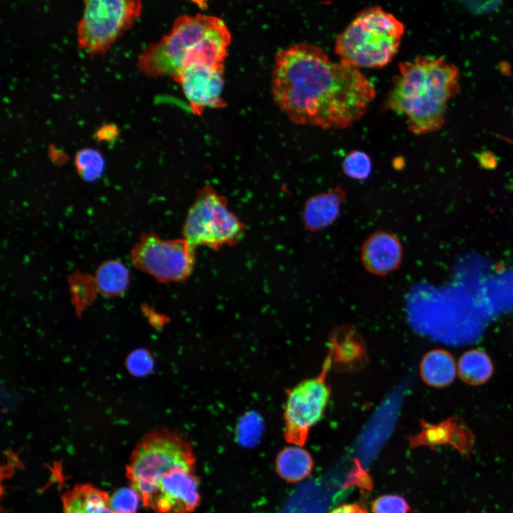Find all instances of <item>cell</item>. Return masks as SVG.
<instances>
[{
  "label": "cell",
  "mask_w": 513,
  "mask_h": 513,
  "mask_svg": "<svg viewBox=\"0 0 513 513\" xmlns=\"http://www.w3.org/2000/svg\"><path fill=\"white\" fill-rule=\"evenodd\" d=\"M274 100L295 124L343 129L366 113L375 97L370 80L320 47L295 43L279 51L271 78Z\"/></svg>",
  "instance_id": "6da1fadb"
},
{
  "label": "cell",
  "mask_w": 513,
  "mask_h": 513,
  "mask_svg": "<svg viewBox=\"0 0 513 513\" xmlns=\"http://www.w3.org/2000/svg\"><path fill=\"white\" fill-rule=\"evenodd\" d=\"M458 68L442 57L417 56L400 63L387 106L404 115L410 131L423 135L445 123L450 100L460 91Z\"/></svg>",
  "instance_id": "7a4b0ae2"
},
{
  "label": "cell",
  "mask_w": 513,
  "mask_h": 513,
  "mask_svg": "<svg viewBox=\"0 0 513 513\" xmlns=\"http://www.w3.org/2000/svg\"><path fill=\"white\" fill-rule=\"evenodd\" d=\"M230 42V32L221 19L183 14L175 19L170 33L142 51L137 66L148 77L175 81L183 68L195 61L224 63Z\"/></svg>",
  "instance_id": "3957f363"
},
{
  "label": "cell",
  "mask_w": 513,
  "mask_h": 513,
  "mask_svg": "<svg viewBox=\"0 0 513 513\" xmlns=\"http://www.w3.org/2000/svg\"><path fill=\"white\" fill-rule=\"evenodd\" d=\"M405 33L403 24L378 6L359 12L336 38L339 59L357 68H378L397 53Z\"/></svg>",
  "instance_id": "277c9868"
},
{
  "label": "cell",
  "mask_w": 513,
  "mask_h": 513,
  "mask_svg": "<svg viewBox=\"0 0 513 513\" xmlns=\"http://www.w3.org/2000/svg\"><path fill=\"white\" fill-rule=\"evenodd\" d=\"M177 467L195 469L192 447L176 432L162 429L146 435L138 443L126 476L141 499L163 476Z\"/></svg>",
  "instance_id": "5b68a950"
},
{
  "label": "cell",
  "mask_w": 513,
  "mask_h": 513,
  "mask_svg": "<svg viewBox=\"0 0 513 513\" xmlns=\"http://www.w3.org/2000/svg\"><path fill=\"white\" fill-rule=\"evenodd\" d=\"M140 1L86 0L77 25L79 48L94 56L106 52L140 16Z\"/></svg>",
  "instance_id": "8992f818"
},
{
  "label": "cell",
  "mask_w": 513,
  "mask_h": 513,
  "mask_svg": "<svg viewBox=\"0 0 513 513\" xmlns=\"http://www.w3.org/2000/svg\"><path fill=\"white\" fill-rule=\"evenodd\" d=\"M244 230V224L229 209L226 200L206 187L189 209L183 234L193 247L206 245L217 249L234 243Z\"/></svg>",
  "instance_id": "52a82bcc"
},
{
  "label": "cell",
  "mask_w": 513,
  "mask_h": 513,
  "mask_svg": "<svg viewBox=\"0 0 513 513\" xmlns=\"http://www.w3.org/2000/svg\"><path fill=\"white\" fill-rule=\"evenodd\" d=\"M331 361L329 354L316 378L304 380L289 391L284 409V432L287 442L302 447L311 428L323 415L331 394L326 377Z\"/></svg>",
  "instance_id": "ba28073f"
},
{
  "label": "cell",
  "mask_w": 513,
  "mask_h": 513,
  "mask_svg": "<svg viewBox=\"0 0 513 513\" xmlns=\"http://www.w3.org/2000/svg\"><path fill=\"white\" fill-rule=\"evenodd\" d=\"M195 247L186 239H161L153 233L143 234L131 251L134 266L160 281L186 279L195 264Z\"/></svg>",
  "instance_id": "9c48e42d"
},
{
  "label": "cell",
  "mask_w": 513,
  "mask_h": 513,
  "mask_svg": "<svg viewBox=\"0 0 513 513\" xmlns=\"http://www.w3.org/2000/svg\"><path fill=\"white\" fill-rule=\"evenodd\" d=\"M224 63L198 60L183 68L175 80L182 87L192 113L201 115L207 108L225 106L222 98Z\"/></svg>",
  "instance_id": "30bf717a"
},
{
  "label": "cell",
  "mask_w": 513,
  "mask_h": 513,
  "mask_svg": "<svg viewBox=\"0 0 513 513\" xmlns=\"http://www.w3.org/2000/svg\"><path fill=\"white\" fill-rule=\"evenodd\" d=\"M200 501L195 470L179 467L160 480L144 505L155 513H192Z\"/></svg>",
  "instance_id": "8fae6325"
},
{
  "label": "cell",
  "mask_w": 513,
  "mask_h": 513,
  "mask_svg": "<svg viewBox=\"0 0 513 513\" xmlns=\"http://www.w3.org/2000/svg\"><path fill=\"white\" fill-rule=\"evenodd\" d=\"M403 258V244L390 232L377 231L369 235L361 249V261L369 273L383 276L397 270Z\"/></svg>",
  "instance_id": "7c38bea8"
},
{
  "label": "cell",
  "mask_w": 513,
  "mask_h": 513,
  "mask_svg": "<svg viewBox=\"0 0 513 513\" xmlns=\"http://www.w3.org/2000/svg\"><path fill=\"white\" fill-rule=\"evenodd\" d=\"M346 192L341 186L309 197L303 209V222L311 232L321 231L338 217Z\"/></svg>",
  "instance_id": "4fadbf2b"
},
{
  "label": "cell",
  "mask_w": 513,
  "mask_h": 513,
  "mask_svg": "<svg viewBox=\"0 0 513 513\" xmlns=\"http://www.w3.org/2000/svg\"><path fill=\"white\" fill-rule=\"evenodd\" d=\"M64 513H119L110 504V497L90 484H78L62 497Z\"/></svg>",
  "instance_id": "5bb4252c"
},
{
  "label": "cell",
  "mask_w": 513,
  "mask_h": 513,
  "mask_svg": "<svg viewBox=\"0 0 513 513\" xmlns=\"http://www.w3.org/2000/svg\"><path fill=\"white\" fill-rule=\"evenodd\" d=\"M420 375L430 386L442 388L450 384L456 375L454 358L447 351L432 350L426 353L420 363Z\"/></svg>",
  "instance_id": "9a60e30c"
},
{
  "label": "cell",
  "mask_w": 513,
  "mask_h": 513,
  "mask_svg": "<svg viewBox=\"0 0 513 513\" xmlns=\"http://www.w3.org/2000/svg\"><path fill=\"white\" fill-rule=\"evenodd\" d=\"M311 455L302 447L289 446L280 451L276 459L278 475L289 482L306 478L313 469Z\"/></svg>",
  "instance_id": "2e32d148"
},
{
  "label": "cell",
  "mask_w": 513,
  "mask_h": 513,
  "mask_svg": "<svg viewBox=\"0 0 513 513\" xmlns=\"http://www.w3.org/2000/svg\"><path fill=\"white\" fill-rule=\"evenodd\" d=\"M422 431L411 441L414 443L435 444L465 440L470 435L464 422L457 418H451L438 425H430L423 421Z\"/></svg>",
  "instance_id": "e0dca14e"
},
{
  "label": "cell",
  "mask_w": 513,
  "mask_h": 513,
  "mask_svg": "<svg viewBox=\"0 0 513 513\" xmlns=\"http://www.w3.org/2000/svg\"><path fill=\"white\" fill-rule=\"evenodd\" d=\"M457 369L460 378L465 383L477 385L485 383L492 376L493 365L484 352L473 349L460 357Z\"/></svg>",
  "instance_id": "ac0fdd59"
},
{
  "label": "cell",
  "mask_w": 513,
  "mask_h": 513,
  "mask_svg": "<svg viewBox=\"0 0 513 513\" xmlns=\"http://www.w3.org/2000/svg\"><path fill=\"white\" fill-rule=\"evenodd\" d=\"M95 283L99 291L107 296H118L127 288L129 271L120 261L109 260L103 262L95 273Z\"/></svg>",
  "instance_id": "d6986e66"
},
{
  "label": "cell",
  "mask_w": 513,
  "mask_h": 513,
  "mask_svg": "<svg viewBox=\"0 0 513 513\" xmlns=\"http://www.w3.org/2000/svg\"><path fill=\"white\" fill-rule=\"evenodd\" d=\"M75 165L79 175L87 182L98 180L105 168L102 155L93 148L79 150L75 156Z\"/></svg>",
  "instance_id": "ffe728a7"
},
{
  "label": "cell",
  "mask_w": 513,
  "mask_h": 513,
  "mask_svg": "<svg viewBox=\"0 0 513 513\" xmlns=\"http://www.w3.org/2000/svg\"><path fill=\"white\" fill-rule=\"evenodd\" d=\"M373 163L370 157L361 150H353L348 152L342 161V170L348 177L364 180L372 172Z\"/></svg>",
  "instance_id": "44dd1931"
},
{
  "label": "cell",
  "mask_w": 513,
  "mask_h": 513,
  "mask_svg": "<svg viewBox=\"0 0 513 513\" xmlns=\"http://www.w3.org/2000/svg\"><path fill=\"white\" fill-rule=\"evenodd\" d=\"M139 500L138 494L131 487L121 488L110 497V504L119 513H135Z\"/></svg>",
  "instance_id": "7402d4cb"
},
{
  "label": "cell",
  "mask_w": 513,
  "mask_h": 513,
  "mask_svg": "<svg viewBox=\"0 0 513 513\" xmlns=\"http://www.w3.org/2000/svg\"><path fill=\"white\" fill-rule=\"evenodd\" d=\"M410 507L406 501L398 495H383L372 504L373 513H408Z\"/></svg>",
  "instance_id": "603a6c76"
},
{
  "label": "cell",
  "mask_w": 513,
  "mask_h": 513,
  "mask_svg": "<svg viewBox=\"0 0 513 513\" xmlns=\"http://www.w3.org/2000/svg\"><path fill=\"white\" fill-rule=\"evenodd\" d=\"M126 367L129 372L135 376H142L152 369V359L149 353L144 349H138L132 352L126 359Z\"/></svg>",
  "instance_id": "cb8c5ba5"
},
{
  "label": "cell",
  "mask_w": 513,
  "mask_h": 513,
  "mask_svg": "<svg viewBox=\"0 0 513 513\" xmlns=\"http://www.w3.org/2000/svg\"><path fill=\"white\" fill-rule=\"evenodd\" d=\"M329 513H368L366 508L361 504L351 503L341 504Z\"/></svg>",
  "instance_id": "d4e9b609"
},
{
  "label": "cell",
  "mask_w": 513,
  "mask_h": 513,
  "mask_svg": "<svg viewBox=\"0 0 513 513\" xmlns=\"http://www.w3.org/2000/svg\"><path fill=\"white\" fill-rule=\"evenodd\" d=\"M116 128L111 125H105L99 128L96 133V138L103 140H113L117 135Z\"/></svg>",
  "instance_id": "484cf974"
}]
</instances>
